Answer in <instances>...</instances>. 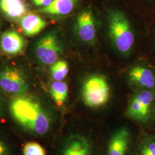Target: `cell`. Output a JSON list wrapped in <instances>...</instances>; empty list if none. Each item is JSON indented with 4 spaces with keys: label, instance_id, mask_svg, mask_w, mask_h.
Returning a JSON list of instances; mask_svg holds the SVG:
<instances>
[{
    "label": "cell",
    "instance_id": "1",
    "mask_svg": "<svg viewBox=\"0 0 155 155\" xmlns=\"http://www.w3.org/2000/svg\"><path fill=\"white\" fill-rule=\"evenodd\" d=\"M9 111L13 122L22 132L42 137L50 132L54 121L49 112L38 100L26 95L15 97Z\"/></svg>",
    "mask_w": 155,
    "mask_h": 155
},
{
    "label": "cell",
    "instance_id": "2",
    "mask_svg": "<svg viewBox=\"0 0 155 155\" xmlns=\"http://www.w3.org/2000/svg\"><path fill=\"white\" fill-rule=\"evenodd\" d=\"M109 25V35L117 49L122 53L129 52L133 46L134 35L127 17L120 12H113Z\"/></svg>",
    "mask_w": 155,
    "mask_h": 155
},
{
    "label": "cell",
    "instance_id": "3",
    "mask_svg": "<svg viewBox=\"0 0 155 155\" xmlns=\"http://www.w3.org/2000/svg\"><path fill=\"white\" fill-rule=\"evenodd\" d=\"M82 94L84 104L92 108L105 105L110 97V89L103 77L95 75L84 82Z\"/></svg>",
    "mask_w": 155,
    "mask_h": 155
},
{
    "label": "cell",
    "instance_id": "4",
    "mask_svg": "<svg viewBox=\"0 0 155 155\" xmlns=\"http://www.w3.org/2000/svg\"><path fill=\"white\" fill-rule=\"evenodd\" d=\"M28 84L25 78L15 68L0 70V89L5 93L15 97L25 93Z\"/></svg>",
    "mask_w": 155,
    "mask_h": 155
},
{
    "label": "cell",
    "instance_id": "5",
    "mask_svg": "<svg viewBox=\"0 0 155 155\" xmlns=\"http://www.w3.org/2000/svg\"><path fill=\"white\" fill-rule=\"evenodd\" d=\"M35 53L43 64L55 63L61 53V47L55 35L50 33L40 39L36 44Z\"/></svg>",
    "mask_w": 155,
    "mask_h": 155
},
{
    "label": "cell",
    "instance_id": "6",
    "mask_svg": "<svg viewBox=\"0 0 155 155\" xmlns=\"http://www.w3.org/2000/svg\"><path fill=\"white\" fill-rule=\"evenodd\" d=\"M59 155H93L91 144L83 135L71 134L63 141Z\"/></svg>",
    "mask_w": 155,
    "mask_h": 155
},
{
    "label": "cell",
    "instance_id": "7",
    "mask_svg": "<svg viewBox=\"0 0 155 155\" xmlns=\"http://www.w3.org/2000/svg\"><path fill=\"white\" fill-rule=\"evenodd\" d=\"M130 141V133L127 127L117 129L110 139L107 155H127Z\"/></svg>",
    "mask_w": 155,
    "mask_h": 155
},
{
    "label": "cell",
    "instance_id": "8",
    "mask_svg": "<svg viewBox=\"0 0 155 155\" xmlns=\"http://www.w3.org/2000/svg\"><path fill=\"white\" fill-rule=\"evenodd\" d=\"M25 46L22 36L14 31H8L3 33L0 38V48L8 55H16L21 53Z\"/></svg>",
    "mask_w": 155,
    "mask_h": 155
},
{
    "label": "cell",
    "instance_id": "9",
    "mask_svg": "<svg viewBox=\"0 0 155 155\" xmlns=\"http://www.w3.org/2000/svg\"><path fill=\"white\" fill-rule=\"evenodd\" d=\"M76 30L80 39L84 42L94 40L96 33L95 20L90 11H83L80 13L77 20Z\"/></svg>",
    "mask_w": 155,
    "mask_h": 155
},
{
    "label": "cell",
    "instance_id": "10",
    "mask_svg": "<svg viewBox=\"0 0 155 155\" xmlns=\"http://www.w3.org/2000/svg\"><path fill=\"white\" fill-rule=\"evenodd\" d=\"M0 9L9 18L16 20L26 15L27 7L24 0H0Z\"/></svg>",
    "mask_w": 155,
    "mask_h": 155
},
{
    "label": "cell",
    "instance_id": "11",
    "mask_svg": "<svg viewBox=\"0 0 155 155\" xmlns=\"http://www.w3.org/2000/svg\"><path fill=\"white\" fill-rule=\"evenodd\" d=\"M130 80L139 86L152 89L155 86V75L147 68L144 67H133L129 72Z\"/></svg>",
    "mask_w": 155,
    "mask_h": 155
},
{
    "label": "cell",
    "instance_id": "12",
    "mask_svg": "<svg viewBox=\"0 0 155 155\" xmlns=\"http://www.w3.org/2000/svg\"><path fill=\"white\" fill-rule=\"evenodd\" d=\"M20 25L24 34L31 36L40 32L45 28L46 22L38 15L29 13L21 18Z\"/></svg>",
    "mask_w": 155,
    "mask_h": 155
},
{
    "label": "cell",
    "instance_id": "13",
    "mask_svg": "<svg viewBox=\"0 0 155 155\" xmlns=\"http://www.w3.org/2000/svg\"><path fill=\"white\" fill-rule=\"evenodd\" d=\"M76 0H53L49 5L41 8L39 12L51 15H66L72 12Z\"/></svg>",
    "mask_w": 155,
    "mask_h": 155
},
{
    "label": "cell",
    "instance_id": "14",
    "mask_svg": "<svg viewBox=\"0 0 155 155\" xmlns=\"http://www.w3.org/2000/svg\"><path fill=\"white\" fill-rule=\"evenodd\" d=\"M50 94L56 104L61 106L64 104L68 96V86L65 82L55 81L50 86Z\"/></svg>",
    "mask_w": 155,
    "mask_h": 155
},
{
    "label": "cell",
    "instance_id": "15",
    "mask_svg": "<svg viewBox=\"0 0 155 155\" xmlns=\"http://www.w3.org/2000/svg\"><path fill=\"white\" fill-rule=\"evenodd\" d=\"M137 155H155V137L145 136L139 144Z\"/></svg>",
    "mask_w": 155,
    "mask_h": 155
},
{
    "label": "cell",
    "instance_id": "16",
    "mask_svg": "<svg viewBox=\"0 0 155 155\" xmlns=\"http://www.w3.org/2000/svg\"><path fill=\"white\" fill-rule=\"evenodd\" d=\"M135 98L141 106L145 116L148 119L150 107L154 100V94L150 91L145 90L137 94Z\"/></svg>",
    "mask_w": 155,
    "mask_h": 155
},
{
    "label": "cell",
    "instance_id": "17",
    "mask_svg": "<svg viewBox=\"0 0 155 155\" xmlns=\"http://www.w3.org/2000/svg\"><path fill=\"white\" fill-rule=\"evenodd\" d=\"M68 72V67L66 61H56L51 68V74L55 81H61L66 77Z\"/></svg>",
    "mask_w": 155,
    "mask_h": 155
},
{
    "label": "cell",
    "instance_id": "18",
    "mask_svg": "<svg viewBox=\"0 0 155 155\" xmlns=\"http://www.w3.org/2000/svg\"><path fill=\"white\" fill-rule=\"evenodd\" d=\"M23 155H47L45 148L39 143L29 142L22 148Z\"/></svg>",
    "mask_w": 155,
    "mask_h": 155
},
{
    "label": "cell",
    "instance_id": "19",
    "mask_svg": "<svg viewBox=\"0 0 155 155\" xmlns=\"http://www.w3.org/2000/svg\"><path fill=\"white\" fill-rule=\"evenodd\" d=\"M0 155H13V149L9 140L0 135Z\"/></svg>",
    "mask_w": 155,
    "mask_h": 155
},
{
    "label": "cell",
    "instance_id": "20",
    "mask_svg": "<svg viewBox=\"0 0 155 155\" xmlns=\"http://www.w3.org/2000/svg\"><path fill=\"white\" fill-rule=\"evenodd\" d=\"M33 4L38 6L45 7L51 4L53 0H32Z\"/></svg>",
    "mask_w": 155,
    "mask_h": 155
},
{
    "label": "cell",
    "instance_id": "21",
    "mask_svg": "<svg viewBox=\"0 0 155 155\" xmlns=\"http://www.w3.org/2000/svg\"><path fill=\"white\" fill-rule=\"evenodd\" d=\"M4 115V109L2 100L0 97V118L2 117Z\"/></svg>",
    "mask_w": 155,
    "mask_h": 155
}]
</instances>
